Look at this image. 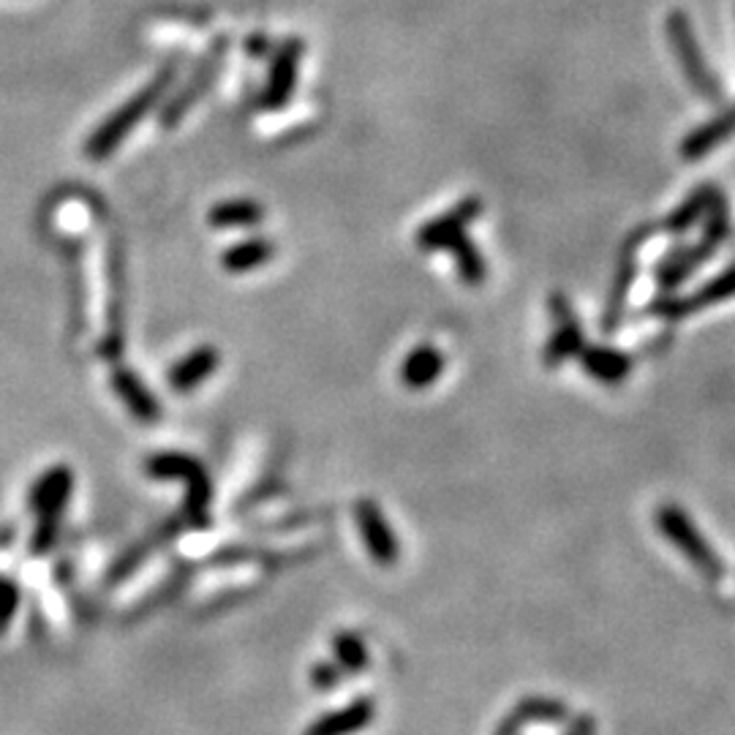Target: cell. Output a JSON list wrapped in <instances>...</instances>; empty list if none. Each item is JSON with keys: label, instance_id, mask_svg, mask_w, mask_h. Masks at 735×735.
I'll return each instance as SVG.
<instances>
[{"label": "cell", "instance_id": "cell-1", "mask_svg": "<svg viewBox=\"0 0 735 735\" xmlns=\"http://www.w3.org/2000/svg\"><path fill=\"white\" fill-rule=\"evenodd\" d=\"M174 74H177V60H169V63H163L161 69H158V74L152 76L145 87H139V90H136L134 96L123 103V107L114 109V112L109 114V118L103 120L96 131H93L90 139L85 142L87 158H93V161H103V158H107L109 152H112L114 147H118L120 142H123L125 136L136 128V123H142V120H145L147 114L158 107L163 93H167L169 85H172Z\"/></svg>", "mask_w": 735, "mask_h": 735}, {"label": "cell", "instance_id": "cell-2", "mask_svg": "<svg viewBox=\"0 0 735 735\" xmlns=\"http://www.w3.org/2000/svg\"><path fill=\"white\" fill-rule=\"evenodd\" d=\"M657 528L697 572H700L706 580H722L724 564L716 555V550L711 548L706 537L700 534V528L695 526L689 515L681 510L678 504H662L657 510Z\"/></svg>", "mask_w": 735, "mask_h": 735}, {"label": "cell", "instance_id": "cell-3", "mask_svg": "<svg viewBox=\"0 0 735 735\" xmlns=\"http://www.w3.org/2000/svg\"><path fill=\"white\" fill-rule=\"evenodd\" d=\"M147 474L156 479H183L185 490V517L191 526L201 528L207 523V501H210V479L199 461L183 452H161L147 461Z\"/></svg>", "mask_w": 735, "mask_h": 735}, {"label": "cell", "instance_id": "cell-4", "mask_svg": "<svg viewBox=\"0 0 735 735\" xmlns=\"http://www.w3.org/2000/svg\"><path fill=\"white\" fill-rule=\"evenodd\" d=\"M667 38L673 44L675 60L681 63V71L689 79V85L695 87V93L706 101H722V85L713 76L711 65L702 58L700 41H697L695 30H691V20L684 11H673L667 16Z\"/></svg>", "mask_w": 735, "mask_h": 735}, {"label": "cell", "instance_id": "cell-5", "mask_svg": "<svg viewBox=\"0 0 735 735\" xmlns=\"http://www.w3.org/2000/svg\"><path fill=\"white\" fill-rule=\"evenodd\" d=\"M226 47H229V38H223V36L210 44V49H207L205 58L199 60V65L191 71L188 82H185V85L180 87V93H174V96L169 98L167 107L161 109V125L172 128V125L177 123V120L183 118V114L188 112V109L194 107L201 96H205L207 87L216 82L218 71H221L223 58H226Z\"/></svg>", "mask_w": 735, "mask_h": 735}, {"label": "cell", "instance_id": "cell-6", "mask_svg": "<svg viewBox=\"0 0 735 735\" xmlns=\"http://www.w3.org/2000/svg\"><path fill=\"white\" fill-rule=\"evenodd\" d=\"M354 520H357L359 537H363L370 559L381 566L395 564L397 555H401V544H397V537L392 534V526L381 506L370 499H359L354 504Z\"/></svg>", "mask_w": 735, "mask_h": 735}, {"label": "cell", "instance_id": "cell-7", "mask_svg": "<svg viewBox=\"0 0 735 735\" xmlns=\"http://www.w3.org/2000/svg\"><path fill=\"white\" fill-rule=\"evenodd\" d=\"M482 212V201L477 196L463 199L444 216L433 218L417 232V245L422 250H450L457 240L466 237V226Z\"/></svg>", "mask_w": 735, "mask_h": 735}, {"label": "cell", "instance_id": "cell-8", "mask_svg": "<svg viewBox=\"0 0 735 735\" xmlns=\"http://www.w3.org/2000/svg\"><path fill=\"white\" fill-rule=\"evenodd\" d=\"M305 44L299 38H289L278 47L275 58L270 63V74H267L265 93H261V103L267 109H281L286 107L289 98H292L294 85H297V71L299 60H303Z\"/></svg>", "mask_w": 735, "mask_h": 735}, {"label": "cell", "instance_id": "cell-9", "mask_svg": "<svg viewBox=\"0 0 735 735\" xmlns=\"http://www.w3.org/2000/svg\"><path fill=\"white\" fill-rule=\"evenodd\" d=\"M74 490V471L69 466H52L33 482L27 493V510L36 517H63Z\"/></svg>", "mask_w": 735, "mask_h": 735}, {"label": "cell", "instance_id": "cell-10", "mask_svg": "<svg viewBox=\"0 0 735 735\" xmlns=\"http://www.w3.org/2000/svg\"><path fill=\"white\" fill-rule=\"evenodd\" d=\"M373 719H376L373 697L363 695L348 700L343 708L321 713L319 719H314V722L305 727L303 735H354L363 733Z\"/></svg>", "mask_w": 735, "mask_h": 735}, {"label": "cell", "instance_id": "cell-11", "mask_svg": "<svg viewBox=\"0 0 735 735\" xmlns=\"http://www.w3.org/2000/svg\"><path fill=\"white\" fill-rule=\"evenodd\" d=\"M550 308H553V319L559 321L555 324L553 338H550L548 348H544V363L548 365H561L564 359L577 357L583 352V330L580 321L572 316L569 303L566 297H553L550 299Z\"/></svg>", "mask_w": 735, "mask_h": 735}, {"label": "cell", "instance_id": "cell-12", "mask_svg": "<svg viewBox=\"0 0 735 735\" xmlns=\"http://www.w3.org/2000/svg\"><path fill=\"white\" fill-rule=\"evenodd\" d=\"M218 365H221V352L216 346L194 348V352H188L172 365V370H169V387L174 392L196 390L201 381H207L216 373Z\"/></svg>", "mask_w": 735, "mask_h": 735}, {"label": "cell", "instance_id": "cell-13", "mask_svg": "<svg viewBox=\"0 0 735 735\" xmlns=\"http://www.w3.org/2000/svg\"><path fill=\"white\" fill-rule=\"evenodd\" d=\"M112 390L118 392L120 401L125 403V408H128V412L134 414L139 422H145V425L158 422V417H161V406H158V401L152 397V392L147 390L139 379H136L134 370L114 368Z\"/></svg>", "mask_w": 735, "mask_h": 735}, {"label": "cell", "instance_id": "cell-14", "mask_svg": "<svg viewBox=\"0 0 735 735\" xmlns=\"http://www.w3.org/2000/svg\"><path fill=\"white\" fill-rule=\"evenodd\" d=\"M444 365V354L433 343H419L401 363V384L408 387V390H425V387H430L439 379Z\"/></svg>", "mask_w": 735, "mask_h": 735}, {"label": "cell", "instance_id": "cell-15", "mask_svg": "<svg viewBox=\"0 0 735 735\" xmlns=\"http://www.w3.org/2000/svg\"><path fill=\"white\" fill-rule=\"evenodd\" d=\"M730 297H735V267H730V270H724L722 275L713 278L711 283H706V286H702L695 297L664 299V303L657 305V310L662 316H686V314H695V310L706 308V305L724 303V299H730Z\"/></svg>", "mask_w": 735, "mask_h": 735}, {"label": "cell", "instance_id": "cell-16", "mask_svg": "<svg viewBox=\"0 0 735 735\" xmlns=\"http://www.w3.org/2000/svg\"><path fill=\"white\" fill-rule=\"evenodd\" d=\"M272 256H275V243H270L267 237H248V240H240V243L229 245V248L223 250L221 267L226 272L240 275V272L259 270V267L267 265Z\"/></svg>", "mask_w": 735, "mask_h": 735}, {"label": "cell", "instance_id": "cell-17", "mask_svg": "<svg viewBox=\"0 0 735 735\" xmlns=\"http://www.w3.org/2000/svg\"><path fill=\"white\" fill-rule=\"evenodd\" d=\"M207 221L216 229H254L265 221V207L256 199H223L210 207Z\"/></svg>", "mask_w": 735, "mask_h": 735}, {"label": "cell", "instance_id": "cell-18", "mask_svg": "<svg viewBox=\"0 0 735 735\" xmlns=\"http://www.w3.org/2000/svg\"><path fill=\"white\" fill-rule=\"evenodd\" d=\"M577 357H580L586 373H591V379L602 381V384H618L629 373V357L624 352H615V348L591 346Z\"/></svg>", "mask_w": 735, "mask_h": 735}, {"label": "cell", "instance_id": "cell-19", "mask_svg": "<svg viewBox=\"0 0 735 735\" xmlns=\"http://www.w3.org/2000/svg\"><path fill=\"white\" fill-rule=\"evenodd\" d=\"M730 134H735V107L730 109V112H724L722 118L711 120V123H706L702 128H697L695 134L689 136V139L684 142V156L691 158V161H697V158L702 156V152L713 150V147L719 145V142L727 139Z\"/></svg>", "mask_w": 735, "mask_h": 735}, {"label": "cell", "instance_id": "cell-20", "mask_svg": "<svg viewBox=\"0 0 735 735\" xmlns=\"http://www.w3.org/2000/svg\"><path fill=\"white\" fill-rule=\"evenodd\" d=\"M332 657L346 675H359L370 667V653L363 637L354 632H335L332 635Z\"/></svg>", "mask_w": 735, "mask_h": 735}, {"label": "cell", "instance_id": "cell-21", "mask_svg": "<svg viewBox=\"0 0 735 735\" xmlns=\"http://www.w3.org/2000/svg\"><path fill=\"white\" fill-rule=\"evenodd\" d=\"M517 716L523 719V724H561L569 716V708L559 697H523L515 706Z\"/></svg>", "mask_w": 735, "mask_h": 735}, {"label": "cell", "instance_id": "cell-22", "mask_svg": "<svg viewBox=\"0 0 735 735\" xmlns=\"http://www.w3.org/2000/svg\"><path fill=\"white\" fill-rule=\"evenodd\" d=\"M452 259H455V267H457V275L463 278L466 283H482L485 275H488V267H485V259L482 254L477 250V245L471 243L468 237L457 240L455 245L450 248Z\"/></svg>", "mask_w": 735, "mask_h": 735}, {"label": "cell", "instance_id": "cell-23", "mask_svg": "<svg viewBox=\"0 0 735 735\" xmlns=\"http://www.w3.org/2000/svg\"><path fill=\"white\" fill-rule=\"evenodd\" d=\"M60 520H63V517H38V526L30 537V553L44 555L54 548L60 534Z\"/></svg>", "mask_w": 735, "mask_h": 735}, {"label": "cell", "instance_id": "cell-24", "mask_svg": "<svg viewBox=\"0 0 735 735\" xmlns=\"http://www.w3.org/2000/svg\"><path fill=\"white\" fill-rule=\"evenodd\" d=\"M711 196H713V191H700L695 199L686 201V205L681 207L678 212H673V218H670V229H686V226H689V223L695 221L700 212H706L708 207H711V201H708Z\"/></svg>", "mask_w": 735, "mask_h": 735}, {"label": "cell", "instance_id": "cell-25", "mask_svg": "<svg viewBox=\"0 0 735 735\" xmlns=\"http://www.w3.org/2000/svg\"><path fill=\"white\" fill-rule=\"evenodd\" d=\"M308 678H310V686H314V689L330 691V689H335V686H341L343 670L338 667L335 662H316L314 667H310Z\"/></svg>", "mask_w": 735, "mask_h": 735}, {"label": "cell", "instance_id": "cell-26", "mask_svg": "<svg viewBox=\"0 0 735 735\" xmlns=\"http://www.w3.org/2000/svg\"><path fill=\"white\" fill-rule=\"evenodd\" d=\"M16 608H20V586L14 580H3L0 583V635L11 626Z\"/></svg>", "mask_w": 735, "mask_h": 735}, {"label": "cell", "instance_id": "cell-27", "mask_svg": "<svg viewBox=\"0 0 735 735\" xmlns=\"http://www.w3.org/2000/svg\"><path fill=\"white\" fill-rule=\"evenodd\" d=\"M564 735H597V719H593L591 713H580L577 719H572V724L564 730Z\"/></svg>", "mask_w": 735, "mask_h": 735}, {"label": "cell", "instance_id": "cell-28", "mask_svg": "<svg viewBox=\"0 0 735 735\" xmlns=\"http://www.w3.org/2000/svg\"><path fill=\"white\" fill-rule=\"evenodd\" d=\"M523 719L517 716V711H510L504 719L499 722V727H495L493 735H523Z\"/></svg>", "mask_w": 735, "mask_h": 735}, {"label": "cell", "instance_id": "cell-29", "mask_svg": "<svg viewBox=\"0 0 735 735\" xmlns=\"http://www.w3.org/2000/svg\"><path fill=\"white\" fill-rule=\"evenodd\" d=\"M0 583H3V577H0Z\"/></svg>", "mask_w": 735, "mask_h": 735}]
</instances>
